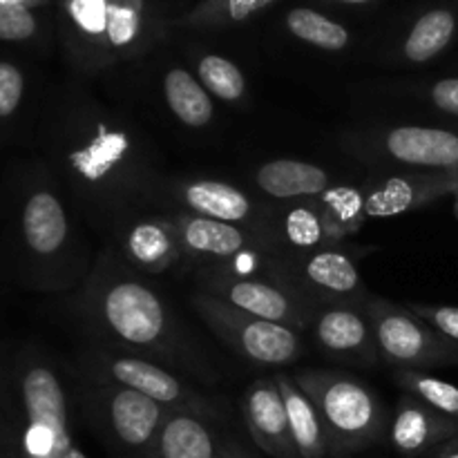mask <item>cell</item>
Here are the masks:
<instances>
[{"mask_svg": "<svg viewBox=\"0 0 458 458\" xmlns=\"http://www.w3.org/2000/svg\"><path fill=\"white\" fill-rule=\"evenodd\" d=\"M56 152L85 215L110 235L164 192L159 159L146 134L89 94L81 92L63 107Z\"/></svg>", "mask_w": 458, "mask_h": 458, "instance_id": "1", "label": "cell"}, {"mask_svg": "<svg viewBox=\"0 0 458 458\" xmlns=\"http://www.w3.org/2000/svg\"><path fill=\"white\" fill-rule=\"evenodd\" d=\"M137 273L114 250L98 255L89 268L76 302L98 343L150 358L201 383H215V367L195 335L168 298Z\"/></svg>", "mask_w": 458, "mask_h": 458, "instance_id": "2", "label": "cell"}, {"mask_svg": "<svg viewBox=\"0 0 458 458\" xmlns=\"http://www.w3.org/2000/svg\"><path fill=\"white\" fill-rule=\"evenodd\" d=\"M164 0H61V36L81 72L146 56L170 31Z\"/></svg>", "mask_w": 458, "mask_h": 458, "instance_id": "3", "label": "cell"}, {"mask_svg": "<svg viewBox=\"0 0 458 458\" xmlns=\"http://www.w3.org/2000/svg\"><path fill=\"white\" fill-rule=\"evenodd\" d=\"M293 378L318 407L334 454H356L380 441L387 416L369 385L331 369H304Z\"/></svg>", "mask_w": 458, "mask_h": 458, "instance_id": "4", "label": "cell"}, {"mask_svg": "<svg viewBox=\"0 0 458 458\" xmlns=\"http://www.w3.org/2000/svg\"><path fill=\"white\" fill-rule=\"evenodd\" d=\"M81 376L103 383H114L152 398L170 411H192L217 420L222 410L201 389L192 387L182 374L123 349L97 343L81 356Z\"/></svg>", "mask_w": 458, "mask_h": 458, "instance_id": "5", "label": "cell"}, {"mask_svg": "<svg viewBox=\"0 0 458 458\" xmlns=\"http://www.w3.org/2000/svg\"><path fill=\"white\" fill-rule=\"evenodd\" d=\"M191 307L228 349L255 365L286 367L302 356V331L250 316L206 291L191 295Z\"/></svg>", "mask_w": 458, "mask_h": 458, "instance_id": "6", "label": "cell"}, {"mask_svg": "<svg viewBox=\"0 0 458 458\" xmlns=\"http://www.w3.org/2000/svg\"><path fill=\"white\" fill-rule=\"evenodd\" d=\"M344 146L376 165L458 174V130L411 123L367 128L347 137Z\"/></svg>", "mask_w": 458, "mask_h": 458, "instance_id": "7", "label": "cell"}, {"mask_svg": "<svg viewBox=\"0 0 458 458\" xmlns=\"http://www.w3.org/2000/svg\"><path fill=\"white\" fill-rule=\"evenodd\" d=\"M371 250V246L335 244L298 258H282L277 280L289 282L320 307H367L371 293L358 271V259Z\"/></svg>", "mask_w": 458, "mask_h": 458, "instance_id": "8", "label": "cell"}, {"mask_svg": "<svg viewBox=\"0 0 458 458\" xmlns=\"http://www.w3.org/2000/svg\"><path fill=\"white\" fill-rule=\"evenodd\" d=\"M367 316L374 327L380 360L387 365L398 369H425L458 362V343L428 325L410 307L371 295Z\"/></svg>", "mask_w": 458, "mask_h": 458, "instance_id": "9", "label": "cell"}, {"mask_svg": "<svg viewBox=\"0 0 458 458\" xmlns=\"http://www.w3.org/2000/svg\"><path fill=\"white\" fill-rule=\"evenodd\" d=\"M81 401L92 416L97 428L107 434L112 443L128 452H150L170 410L152 398L121 387L114 383L83 378L81 376Z\"/></svg>", "mask_w": 458, "mask_h": 458, "instance_id": "10", "label": "cell"}, {"mask_svg": "<svg viewBox=\"0 0 458 458\" xmlns=\"http://www.w3.org/2000/svg\"><path fill=\"white\" fill-rule=\"evenodd\" d=\"M197 280L201 286L199 291H206L250 316L277 322L291 329H311L320 311V304L300 293L289 282L276 280V277H228L197 271Z\"/></svg>", "mask_w": 458, "mask_h": 458, "instance_id": "11", "label": "cell"}, {"mask_svg": "<svg viewBox=\"0 0 458 458\" xmlns=\"http://www.w3.org/2000/svg\"><path fill=\"white\" fill-rule=\"evenodd\" d=\"M161 197H165L174 206L173 210L179 213L235 224L250 228L258 235L268 210V206H262L242 188L213 177L170 179L164 183Z\"/></svg>", "mask_w": 458, "mask_h": 458, "instance_id": "12", "label": "cell"}, {"mask_svg": "<svg viewBox=\"0 0 458 458\" xmlns=\"http://www.w3.org/2000/svg\"><path fill=\"white\" fill-rule=\"evenodd\" d=\"M21 231L31 255L43 262H61L70 280L83 273L72 267L79 249H74V228L61 197L49 188L30 192L21 210Z\"/></svg>", "mask_w": 458, "mask_h": 458, "instance_id": "13", "label": "cell"}, {"mask_svg": "<svg viewBox=\"0 0 458 458\" xmlns=\"http://www.w3.org/2000/svg\"><path fill=\"white\" fill-rule=\"evenodd\" d=\"M458 174L428 170H396L365 183L367 219L398 217L456 195Z\"/></svg>", "mask_w": 458, "mask_h": 458, "instance_id": "14", "label": "cell"}, {"mask_svg": "<svg viewBox=\"0 0 458 458\" xmlns=\"http://www.w3.org/2000/svg\"><path fill=\"white\" fill-rule=\"evenodd\" d=\"M116 250L139 273L159 276L182 262V240L170 210L125 219L114 233Z\"/></svg>", "mask_w": 458, "mask_h": 458, "instance_id": "15", "label": "cell"}, {"mask_svg": "<svg viewBox=\"0 0 458 458\" xmlns=\"http://www.w3.org/2000/svg\"><path fill=\"white\" fill-rule=\"evenodd\" d=\"M170 213H173L179 240H182V262L191 264L197 271L222 267L228 259L237 258L246 250L271 249L250 228L217 222V219L197 217V215L179 213V210H170Z\"/></svg>", "mask_w": 458, "mask_h": 458, "instance_id": "16", "label": "cell"}, {"mask_svg": "<svg viewBox=\"0 0 458 458\" xmlns=\"http://www.w3.org/2000/svg\"><path fill=\"white\" fill-rule=\"evenodd\" d=\"M259 237L280 258H298V255L338 244L331 235L318 197L268 206Z\"/></svg>", "mask_w": 458, "mask_h": 458, "instance_id": "17", "label": "cell"}, {"mask_svg": "<svg viewBox=\"0 0 458 458\" xmlns=\"http://www.w3.org/2000/svg\"><path fill=\"white\" fill-rule=\"evenodd\" d=\"M313 340L331 358L374 367L380 360L367 307H320L311 325Z\"/></svg>", "mask_w": 458, "mask_h": 458, "instance_id": "18", "label": "cell"}, {"mask_svg": "<svg viewBox=\"0 0 458 458\" xmlns=\"http://www.w3.org/2000/svg\"><path fill=\"white\" fill-rule=\"evenodd\" d=\"M152 458H253L237 441H231L213 419L192 411H168L159 429Z\"/></svg>", "mask_w": 458, "mask_h": 458, "instance_id": "19", "label": "cell"}, {"mask_svg": "<svg viewBox=\"0 0 458 458\" xmlns=\"http://www.w3.org/2000/svg\"><path fill=\"white\" fill-rule=\"evenodd\" d=\"M242 416L255 445L273 458H300L276 378H259L242 396Z\"/></svg>", "mask_w": 458, "mask_h": 458, "instance_id": "20", "label": "cell"}, {"mask_svg": "<svg viewBox=\"0 0 458 458\" xmlns=\"http://www.w3.org/2000/svg\"><path fill=\"white\" fill-rule=\"evenodd\" d=\"M458 36V7L429 4L420 9L394 43L392 58L401 65H428L450 49Z\"/></svg>", "mask_w": 458, "mask_h": 458, "instance_id": "21", "label": "cell"}, {"mask_svg": "<svg viewBox=\"0 0 458 458\" xmlns=\"http://www.w3.org/2000/svg\"><path fill=\"white\" fill-rule=\"evenodd\" d=\"M458 434L456 420L438 414L411 394L403 392L389 425V441L394 450L405 456H420L437 452L443 443Z\"/></svg>", "mask_w": 458, "mask_h": 458, "instance_id": "22", "label": "cell"}, {"mask_svg": "<svg viewBox=\"0 0 458 458\" xmlns=\"http://www.w3.org/2000/svg\"><path fill=\"white\" fill-rule=\"evenodd\" d=\"M250 179L255 188L276 204L320 197L334 183H338L334 174L322 165L304 159H289V157L267 161L255 170Z\"/></svg>", "mask_w": 458, "mask_h": 458, "instance_id": "23", "label": "cell"}, {"mask_svg": "<svg viewBox=\"0 0 458 458\" xmlns=\"http://www.w3.org/2000/svg\"><path fill=\"white\" fill-rule=\"evenodd\" d=\"M276 383L280 387L282 401H284L286 416H289V428L293 434L295 450L300 458H327L331 452L327 429L322 425L318 407L313 405L311 398L298 387L293 376L277 371Z\"/></svg>", "mask_w": 458, "mask_h": 458, "instance_id": "24", "label": "cell"}, {"mask_svg": "<svg viewBox=\"0 0 458 458\" xmlns=\"http://www.w3.org/2000/svg\"><path fill=\"white\" fill-rule=\"evenodd\" d=\"M161 97L170 114L186 128H208L215 121V98L188 67H165L161 76Z\"/></svg>", "mask_w": 458, "mask_h": 458, "instance_id": "25", "label": "cell"}, {"mask_svg": "<svg viewBox=\"0 0 458 458\" xmlns=\"http://www.w3.org/2000/svg\"><path fill=\"white\" fill-rule=\"evenodd\" d=\"M282 27L291 38L320 49V52L340 54L347 52L353 45L352 30L343 21L331 18L329 13L309 7V4L286 9L282 16Z\"/></svg>", "mask_w": 458, "mask_h": 458, "instance_id": "26", "label": "cell"}, {"mask_svg": "<svg viewBox=\"0 0 458 458\" xmlns=\"http://www.w3.org/2000/svg\"><path fill=\"white\" fill-rule=\"evenodd\" d=\"M277 3L280 0H197L188 12L173 18L170 30H231L246 25Z\"/></svg>", "mask_w": 458, "mask_h": 458, "instance_id": "27", "label": "cell"}, {"mask_svg": "<svg viewBox=\"0 0 458 458\" xmlns=\"http://www.w3.org/2000/svg\"><path fill=\"white\" fill-rule=\"evenodd\" d=\"M331 235L338 244H344L349 237L358 235L367 222L365 210V186L352 183H334L329 191L318 197Z\"/></svg>", "mask_w": 458, "mask_h": 458, "instance_id": "28", "label": "cell"}, {"mask_svg": "<svg viewBox=\"0 0 458 458\" xmlns=\"http://www.w3.org/2000/svg\"><path fill=\"white\" fill-rule=\"evenodd\" d=\"M192 65H195V76L199 83L217 101L237 106L249 94V81L242 67L231 58L215 52H197L192 54Z\"/></svg>", "mask_w": 458, "mask_h": 458, "instance_id": "29", "label": "cell"}, {"mask_svg": "<svg viewBox=\"0 0 458 458\" xmlns=\"http://www.w3.org/2000/svg\"><path fill=\"white\" fill-rule=\"evenodd\" d=\"M396 383L438 414L458 423V387L420 369H398Z\"/></svg>", "mask_w": 458, "mask_h": 458, "instance_id": "30", "label": "cell"}, {"mask_svg": "<svg viewBox=\"0 0 458 458\" xmlns=\"http://www.w3.org/2000/svg\"><path fill=\"white\" fill-rule=\"evenodd\" d=\"M40 31H43V21L38 9L0 3V40L27 43L38 38Z\"/></svg>", "mask_w": 458, "mask_h": 458, "instance_id": "31", "label": "cell"}, {"mask_svg": "<svg viewBox=\"0 0 458 458\" xmlns=\"http://www.w3.org/2000/svg\"><path fill=\"white\" fill-rule=\"evenodd\" d=\"M429 107L458 119V76H443L429 83L416 85L414 89Z\"/></svg>", "mask_w": 458, "mask_h": 458, "instance_id": "32", "label": "cell"}, {"mask_svg": "<svg viewBox=\"0 0 458 458\" xmlns=\"http://www.w3.org/2000/svg\"><path fill=\"white\" fill-rule=\"evenodd\" d=\"M25 97V74L16 63L0 61V119H9Z\"/></svg>", "mask_w": 458, "mask_h": 458, "instance_id": "33", "label": "cell"}, {"mask_svg": "<svg viewBox=\"0 0 458 458\" xmlns=\"http://www.w3.org/2000/svg\"><path fill=\"white\" fill-rule=\"evenodd\" d=\"M407 307L423 318L428 325L434 329L441 331L450 340L458 343V307H450V304H429V302H410Z\"/></svg>", "mask_w": 458, "mask_h": 458, "instance_id": "34", "label": "cell"}, {"mask_svg": "<svg viewBox=\"0 0 458 458\" xmlns=\"http://www.w3.org/2000/svg\"><path fill=\"white\" fill-rule=\"evenodd\" d=\"M320 3L329 4L334 9H371L383 3V0H320Z\"/></svg>", "mask_w": 458, "mask_h": 458, "instance_id": "35", "label": "cell"}, {"mask_svg": "<svg viewBox=\"0 0 458 458\" xmlns=\"http://www.w3.org/2000/svg\"><path fill=\"white\" fill-rule=\"evenodd\" d=\"M434 458H458V434L447 443H443V445L434 452Z\"/></svg>", "mask_w": 458, "mask_h": 458, "instance_id": "36", "label": "cell"}, {"mask_svg": "<svg viewBox=\"0 0 458 458\" xmlns=\"http://www.w3.org/2000/svg\"><path fill=\"white\" fill-rule=\"evenodd\" d=\"M4 4H21V7H30V9H40L47 7L49 0H0Z\"/></svg>", "mask_w": 458, "mask_h": 458, "instance_id": "37", "label": "cell"}, {"mask_svg": "<svg viewBox=\"0 0 458 458\" xmlns=\"http://www.w3.org/2000/svg\"><path fill=\"white\" fill-rule=\"evenodd\" d=\"M456 217H458V192H456Z\"/></svg>", "mask_w": 458, "mask_h": 458, "instance_id": "38", "label": "cell"}]
</instances>
